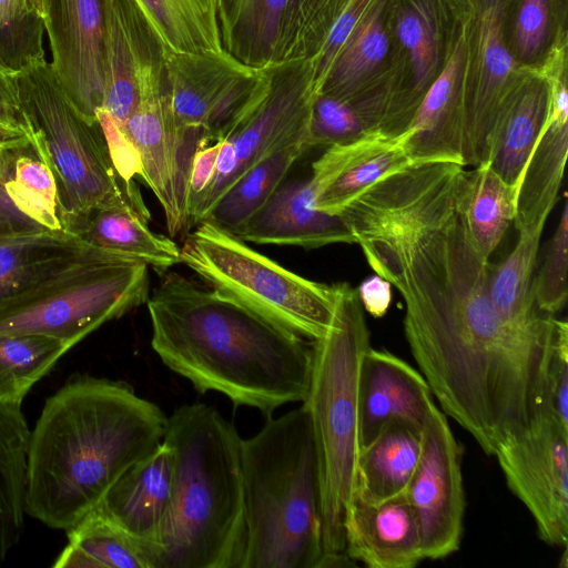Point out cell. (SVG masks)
Here are the masks:
<instances>
[{
    "label": "cell",
    "instance_id": "obj_8",
    "mask_svg": "<svg viewBox=\"0 0 568 568\" xmlns=\"http://www.w3.org/2000/svg\"><path fill=\"white\" fill-rule=\"evenodd\" d=\"M181 263L211 288L306 339L322 338L333 324L337 284L305 278L210 221L186 234Z\"/></svg>",
    "mask_w": 568,
    "mask_h": 568
},
{
    "label": "cell",
    "instance_id": "obj_5",
    "mask_svg": "<svg viewBox=\"0 0 568 568\" xmlns=\"http://www.w3.org/2000/svg\"><path fill=\"white\" fill-rule=\"evenodd\" d=\"M241 568H320L324 557L317 450L304 405L242 439Z\"/></svg>",
    "mask_w": 568,
    "mask_h": 568
},
{
    "label": "cell",
    "instance_id": "obj_39",
    "mask_svg": "<svg viewBox=\"0 0 568 568\" xmlns=\"http://www.w3.org/2000/svg\"><path fill=\"white\" fill-rule=\"evenodd\" d=\"M368 133L358 110L348 101L318 93L314 100L307 149L343 144Z\"/></svg>",
    "mask_w": 568,
    "mask_h": 568
},
{
    "label": "cell",
    "instance_id": "obj_41",
    "mask_svg": "<svg viewBox=\"0 0 568 568\" xmlns=\"http://www.w3.org/2000/svg\"><path fill=\"white\" fill-rule=\"evenodd\" d=\"M373 2L374 0H351L333 23L318 53L310 59L317 92L339 49Z\"/></svg>",
    "mask_w": 568,
    "mask_h": 568
},
{
    "label": "cell",
    "instance_id": "obj_38",
    "mask_svg": "<svg viewBox=\"0 0 568 568\" xmlns=\"http://www.w3.org/2000/svg\"><path fill=\"white\" fill-rule=\"evenodd\" d=\"M397 36L410 54L414 90H424L437 62L435 22L427 6L413 1L398 13Z\"/></svg>",
    "mask_w": 568,
    "mask_h": 568
},
{
    "label": "cell",
    "instance_id": "obj_44",
    "mask_svg": "<svg viewBox=\"0 0 568 568\" xmlns=\"http://www.w3.org/2000/svg\"><path fill=\"white\" fill-rule=\"evenodd\" d=\"M548 0H523L516 28V44L521 57H535L544 45L548 30Z\"/></svg>",
    "mask_w": 568,
    "mask_h": 568
},
{
    "label": "cell",
    "instance_id": "obj_36",
    "mask_svg": "<svg viewBox=\"0 0 568 568\" xmlns=\"http://www.w3.org/2000/svg\"><path fill=\"white\" fill-rule=\"evenodd\" d=\"M343 7V0H287L277 62L315 57Z\"/></svg>",
    "mask_w": 568,
    "mask_h": 568
},
{
    "label": "cell",
    "instance_id": "obj_43",
    "mask_svg": "<svg viewBox=\"0 0 568 568\" xmlns=\"http://www.w3.org/2000/svg\"><path fill=\"white\" fill-rule=\"evenodd\" d=\"M546 408L568 430V327L558 338L547 381Z\"/></svg>",
    "mask_w": 568,
    "mask_h": 568
},
{
    "label": "cell",
    "instance_id": "obj_11",
    "mask_svg": "<svg viewBox=\"0 0 568 568\" xmlns=\"http://www.w3.org/2000/svg\"><path fill=\"white\" fill-rule=\"evenodd\" d=\"M506 483L532 516L539 538L568 541V430L544 408L523 432L495 452Z\"/></svg>",
    "mask_w": 568,
    "mask_h": 568
},
{
    "label": "cell",
    "instance_id": "obj_22",
    "mask_svg": "<svg viewBox=\"0 0 568 568\" xmlns=\"http://www.w3.org/2000/svg\"><path fill=\"white\" fill-rule=\"evenodd\" d=\"M99 250L67 232L0 240V306Z\"/></svg>",
    "mask_w": 568,
    "mask_h": 568
},
{
    "label": "cell",
    "instance_id": "obj_2",
    "mask_svg": "<svg viewBox=\"0 0 568 568\" xmlns=\"http://www.w3.org/2000/svg\"><path fill=\"white\" fill-rule=\"evenodd\" d=\"M146 306L152 349L199 393L219 392L267 417L305 399L313 361L306 338L173 272Z\"/></svg>",
    "mask_w": 568,
    "mask_h": 568
},
{
    "label": "cell",
    "instance_id": "obj_35",
    "mask_svg": "<svg viewBox=\"0 0 568 568\" xmlns=\"http://www.w3.org/2000/svg\"><path fill=\"white\" fill-rule=\"evenodd\" d=\"M19 148L0 151V240L65 232L60 214L20 184L17 176Z\"/></svg>",
    "mask_w": 568,
    "mask_h": 568
},
{
    "label": "cell",
    "instance_id": "obj_45",
    "mask_svg": "<svg viewBox=\"0 0 568 568\" xmlns=\"http://www.w3.org/2000/svg\"><path fill=\"white\" fill-rule=\"evenodd\" d=\"M221 148L222 141L216 140L200 145L194 153L187 184V213L191 227L213 182Z\"/></svg>",
    "mask_w": 568,
    "mask_h": 568
},
{
    "label": "cell",
    "instance_id": "obj_23",
    "mask_svg": "<svg viewBox=\"0 0 568 568\" xmlns=\"http://www.w3.org/2000/svg\"><path fill=\"white\" fill-rule=\"evenodd\" d=\"M551 108V94L542 82L513 93L494 129L487 161L507 183L519 184L527 160L541 134Z\"/></svg>",
    "mask_w": 568,
    "mask_h": 568
},
{
    "label": "cell",
    "instance_id": "obj_12",
    "mask_svg": "<svg viewBox=\"0 0 568 568\" xmlns=\"http://www.w3.org/2000/svg\"><path fill=\"white\" fill-rule=\"evenodd\" d=\"M166 89L176 126L214 142L242 110L263 70L222 52H164Z\"/></svg>",
    "mask_w": 568,
    "mask_h": 568
},
{
    "label": "cell",
    "instance_id": "obj_15",
    "mask_svg": "<svg viewBox=\"0 0 568 568\" xmlns=\"http://www.w3.org/2000/svg\"><path fill=\"white\" fill-rule=\"evenodd\" d=\"M51 70L89 122L104 103L103 0H44Z\"/></svg>",
    "mask_w": 568,
    "mask_h": 568
},
{
    "label": "cell",
    "instance_id": "obj_31",
    "mask_svg": "<svg viewBox=\"0 0 568 568\" xmlns=\"http://www.w3.org/2000/svg\"><path fill=\"white\" fill-rule=\"evenodd\" d=\"M519 184L505 182L483 163L467 171L463 209L467 229L484 256L489 258L514 222Z\"/></svg>",
    "mask_w": 568,
    "mask_h": 568
},
{
    "label": "cell",
    "instance_id": "obj_16",
    "mask_svg": "<svg viewBox=\"0 0 568 568\" xmlns=\"http://www.w3.org/2000/svg\"><path fill=\"white\" fill-rule=\"evenodd\" d=\"M412 130L398 136L374 131L332 145L313 162L308 184L314 205L339 214L367 187L414 162L407 152Z\"/></svg>",
    "mask_w": 568,
    "mask_h": 568
},
{
    "label": "cell",
    "instance_id": "obj_14",
    "mask_svg": "<svg viewBox=\"0 0 568 568\" xmlns=\"http://www.w3.org/2000/svg\"><path fill=\"white\" fill-rule=\"evenodd\" d=\"M103 109L121 126L166 87L163 47L133 0H103Z\"/></svg>",
    "mask_w": 568,
    "mask_h": 568
},
{
    "label": "cell",
    "instance_id": "obj_37",
    "mask_svg": "<svg viewBox=\"0 0 568 568\" xmlns=\"http://www.w3.org/2000/svg\"><path fill=\"white\" fill-rule=\"evenodd\" d=\"M43 20L28 0H0V57L13 72L47 60Z\"/></svg>",
    "mask_w": 568,
    "mask_h": 568
},
{
    "label": "cell",
    "instance_id": "obj_3",
    "mask_svg": "<svg viewBox=\"0 0 568 568\" xmlns=\"http://www.w3.org/2000/svg\"><path fill=\"white\" fill-rule=\"evenodd\" d=\"M168 417L121 381L78 377L50 396L30 430L26 514L69 530L162 440Z\"/></svg>",
    "mask_w": 568,
    "mask_h": 568
},
{
    "label": "cell",
    "instance_id": "obj_32",
    "mask_svg": "<svg viewBox=\"0 0 568 568\" xmlns=\"http://www.w3.org/2000/svg\"><path fill=\"white\" fill-rule=\"evenodd\" d=\"M541 234H519L507 257L491 266V301L500 316L513 325L535 326L551 316L536 307L532 295V276Z\"/></svg>",
    "mask_w": 568,
    "mask_h": 568
},
{
    "label": "cell",
    "instance_id": "obj_28",
    "mask_svg": "<svg viewBox=\"0 0 568 568\" xmlns=\"http://www.w3.org/2000/svg\"><path fill=\"white\" fill-rule=\"evenodd\" d=\"M164 52H222L221 0H133Z\"/></svg>",
    "mask_w": 568,
    "mask_h": 568
},
{
    "label": "cell",
    "instance_id": "obj_29",
    "mask_svg": "<svg viewBox=\"0 0 568 568\" xmlns=\"http://www.w3.org/2000/svg\"><path fill=\"white\" fill-rule=\"evenodd\" d=\"M305 151V143L296 142L260 161L219 199L204 221L236 234L270 200Z\"/></svg>",
    "mask_w": 568,
    "mask_h": 568
},
{
    "label": "cell",
    "instance_id": "obj_21",
    "mask_svg": "<svg viewBox=\"0 0 568 568\" xmlns=\"http://www.w3.org/2000/svg\"><path fill=\"white\" fill-rule=\"evenodd\" d=\"M568 150V94L559 83L551 94L547 123L524 169L514 217L519 234L542 233L564 178Z\"/></svg>",
    "mask_w": 568,
    "mask_h": 568
},
{
    "label": "cell",
    "instance_id": "obj_34",
    "mask_svg": "<svg viewBox=\"0 0 568 568\" xmlns=\"http://www.w3.org/2000/svg\"><path fill=\"white\" fill-rule=\"evenodd\" d=\"M72 347L41 334H0V403L21 404L26 395Z\"/></svg>",
    "mask_w": 568,
    "mask_h": 568
},
{
    "label": "cell",
    "instance_id": "obj_25",
    "mask_svg": "<svg viewBox=\"0 0 568 568\" xmlns=\"http://www.w3.org/2000/svg\"><path fill=\"white\" fill-rule=\"evenodd\" d=\"M148 223L129 210L99 209L80 220L71 234L92 246L140 261L160 272L181 263V247L170 237L152 232Z\"/></svg>",
    "mask_w": 568,
    "mask_h": 568
},
{
    "label": "cell",
    "instance_id": "obj_18",
    "mask_svg": "<svg viewBox=\"0 0 568 568\" xmlns=\"http://www.w3.org/2000/svg\"><path fill=\"white\" fill-rule=\"evenodd\" d=\"M343 531L345 554L369 568H413L425 559L417 518L405 494L381 501L353 495Z\"/></svg>",
    "mask_w": 568,
    "mask_h": 568
},
{
    "label": "cell",
    "instance_id": "obj_27",
    "mask_svg": "<svg viewBox=\"0 0 568 568\" xmlns=\"http://www.w3.org/2000/svg\"><path fill=\"white\" fill-rule=\"evenodd\" d=\"M29 436L21 404L0 403V565L24 531Z\"/></svg>",
    "mask_w": 568,
    "mask_h": 568
},
{
    "label": "cell",
    "instance_id": "obj_42",
    "mask_svg": "<svg viewBox=\"0 0 568 568\" xmlns=\"http://www.w3.org/2000/svg\"><path fill=\"white\" fill-rule=\"evenodd\" d=\"M97 122L111 161L119 174L128 181H135V176L141 179L140 156L121 126L104 109L97 112Z\"/></svg>",
    "mask_w": 568,
    "mask_h": 568
},
{
    "label": "cell",
    "instance_id": "obj_30",
    "mask_svg": "<svg viewBox=\"0 0 568 568\" xmlns=\"http://www.w3.org/2000/svg\"><path fill=\"white\" fill-rule=\"evenodd\" d=\"M67 535L54 568H151L142 546L97 509Z\"/></svg>",
    "mask_w": 568,
    "mask_h": 568
},
{
    "label": "cell",
    "instance_id": "obj_24",
    "mask_svg": "<svg viewBox=\"0 0 568 568\" xmlns=\"http://www.w3.org/2000/svg\"><path fill=\"white\" fill-rule=\"evenodd\" d=\"M420 432L392 422L359 448L354 495L371 501L405 494L417 466Z\"/></svg>",
    "mask_w": 568,
    "mask_h": 568
},
{
    "label": "cell",
    "instance_id": "obj_48",
    "mask_svg": "<svg viewBox=\"0 0 568 568\" xmlns=\"http://www.w3.org/2000/svg\"><path fill=\"white\" fill-rule=\"evenodd\" d=\"M30 142L21 128L0 121V151L22 146Z\"/></svg>",
    "mask_w": 568,
    "mask_h": 568
},
{
    "label": "cell",
    "instance_id": "obj_49",
    "mask_svg": "<svg viewBox=\"0 0 568 568\" xmlns=\"http://www.w3.org/2000/svg\"><path fill=\"white\" fill-rule=\"evenodd\" d=\"M28 4L30 10L43 20L44 0H28Z\"/></svg>",
    "mask_w": 568,
    "mask_h": 568
},
{
    "label": "cell",
    "instance_id": "obj_40",
    "mask_svg": "<svg viewBox=\"0 0 568 568\" xmlns=\"http://www.w3.org/2000/svg\"><path fill=\"white\" fill-rule=\"evenodd\" d=\"M567 272L568 207L565 205L542 265L532 278L534 301L541 313L555 315L564 308L567 301Z\"/></svg>",
    "mask_w": 568,
    "mask_h": 568
},
{
    "label": "cell",
    "instance_id": "obj_6",
    "mask_svg": "<svg viewBox=\"0 0 568 568\" xmlns=\"http://www.w3.org/2000/svg\"><path fill=\"white\" fill-rule=\"evenodd\" d=\"M312 343V372L303 405L320 465L324 555H337L345 554L343 523L356 485L359 365L371 347L364 308L348 283H337L333 324Z\"/></svg>",
    "mask_w": 568,
    "mask_h": 568
},
{
    "label": "cell",
    "instance_id": "obj_4",
    "mask_svg": "<svg viewBox=\"0 0 568 568\" xmlns=\"http://www.w3.org/2000/svg\"><path fill=\"white\" fill-rule=\"evenodd\" d=\"M242 439L212 406L183 405L168 417L170 506L151 568H241L245 524Z\"/></svg>",
    "mask_w": 568,
    "mask_h": 568
},
{
    "label": "cell",
    "instance_id": "obj_7",
    "mask_svg": "<svg viewBox=\"0 0 568 568\" xmlns=\"http://www.w3.org/2000/svg\"><path fill=\"white\" fill-rule=\"evenodd\" d=\"M18 98L31 143L57 185L64 231L99 209L151 214L135 181L114 168L98 122L87 121L58 83L47 60L16 73Z\"/></svg>",
    "mask_w": 568,
    "mask_h": 568
},
{
    "label": "cell",
    "instance_id": "obj_10",
    "mask_svg": "<svg viewBox=\"0 0 568 568\" xmlns=\"http://www.w3.org/2000/svg\"><path fill=\"white\" fill-rule=\"evenodd\" d=\"M317 94L310 59L264 68L253 93L217 138L222 148L215 175L193 226L204 221L219 199L260 161L292 143L306 145Z\"/></svg>",
    "mask_w": 568,
    "mask_h": 568
},
{
    "label": "cell",
    "instance_id": "obj_9",
    "mask_svg": "<svg viewBox=\"0 0 568 568\" xmlns=\"http://www.w3.org/2000/svg\"><path fill=\"white\" fill-rule=\"evenodd\" d=\"M149 266L99 250L0 306V334H41L71 347L146 303Z\"/></svg>",
    "mask_w": 568,
    "mask_h": 568
},
{
    "label": "cell",
    "instance_id": "obj_33",
    "mask_svg": "<svg viewBox=\"0 0 568 568\" xmlns=\"http://www.w3.org/2000/svg\"><path fill=\"white\" fill-rule=\"evenodd\" d=\"M382 0L365 12L336 54L318 93L353 102L359 82L385 58L388 40Z\"/></svg>",
    "mask_w": 568,
    "mask_h": 568
},
{
    "label": "cell",
    "instance_id": "obj_1",
    "mask_svg": "<svg viewBox=\"0 0 568 568\" xmlns=\"http://www.w3.org/2000/svg\"><path fill=\"white\" fill-rule=\"evenodd\" d=\"M490 264L477 252L423 255L394 278L409 349L445 415L494 456L545 408L549 368L566 321L506 322L489 294Z\"/></svg>",
    "mask_w": 568,
    "mask_h": 568
},
{
    "label": "cell",
    "instance_id": "obj_13",
    "mask_svg": "<svg viewBox=\"0 0 568 568\" xmlns=\"http://www.w3.org/2000/svg\"><path fill=\"white\" fill-rule=\"evenodd\" d=\"M420 455L405 491L419 526L425 559L458 550L465 513L462 448L435 404L420 432Z\"/></svg>",
    "mask_w": 568,
    "mask_h": 568
},
{
    "label": "cell",
    "instance_id": "obj_47",
    "mask_svg": "<svg viewBox=\"0 0 568 568\" xmlns=\"http://www.w3.org/2000/svg\"><path fill=\"white\" fill-rule=\"evenodd\" d=\"M363 308L374 317L384 316L392 303V285L375 274L356 288Z\"/></svg>",
    "mask_w": 568,
    "mask_h": 568
},
{
    "label": "cell",
    "instance_id": "obj_26",
    "mask_svg": "<svg viewBox=\"0 0 568 568\" xmlns=\"http://www.w3.org/2000/svg\"><path fill=\"white\" fill-rule=\"evenodd\" d=\"M286 6L287 0H221L223 49L254 68L276 63Z\"/></svg>",
    "mask_w": 568,
    "mask_h": 568
},
{
    "label": "cell",
    "instance_id": "obj_20",
    "mask_svg": "<svg viewBox=\"0 0 568 568\" xmlns=\"http://www.w3.org/2000/svg\"><path fill=\"white\" fill-rule=\"evenodd\" d=\"M244 242L316 248L356 244L342 214L314 205L308 178L284 182L263 207L236 233Z\"/></svg>",
    "mask_w": 568,
    "mask_h": 568
},
{
    "label": "cell",
    "instance_id": "obj_19",
    "mask_svg": "<svg viewBox=\"0 0 568 568\" xmlns=\"http://www.w3.org/2000/svg\"><path fill=\"white\" fill-rule=\"evenodd\" d=\"M173 475V453L162 440L116 479L95 508L139 542L148 559L170 506Z\"/></svg>",
    "mask_w": 568,
    "mask_h": 568
},
{
    "label": "cell",
    "instance_id": "obj_46",
    "mask_svg": "<svg viewBox=\"0 0 568 568\" xmlns=\"http://www.w3.org/2000/svg\"><path fill=\"white\" fill-rule=\"evenodd\" d=\"M0 121L19 126L28 133L26 121L19 103L16 72H13L7 67V64L2 61L1 57Z\"/></svg>",
    "mask_w": 568,
    "mask_h": 568
},
{
    "label": "cell",
    "instance_id": "obj_17",
    "mask_svg": "<svg viewBox=\"0 0 568 568\" xmlns=\"http://www.w3.org/2000/svg\"><path fill=\"white\" fill-rule=\"evenodd\" d=\"M434 404L420 372L389 352L368 347L358 375L359 448L392 422L422 432Z\"/></svg>",
    "mask_w": 568,
    "mask_h": 568
}]
</instances>
